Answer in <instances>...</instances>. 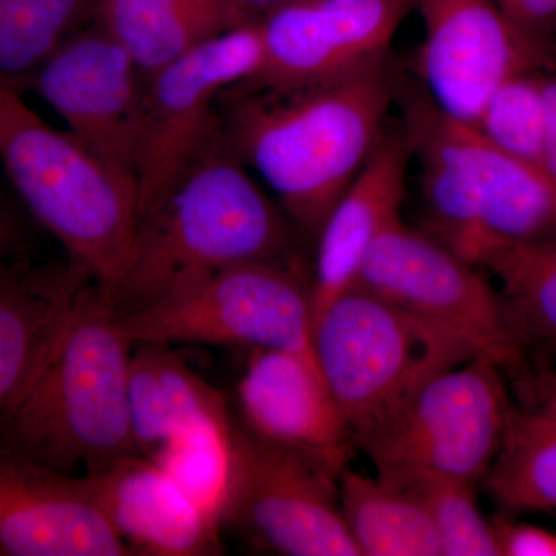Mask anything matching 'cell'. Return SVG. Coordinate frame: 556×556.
I'll use <instances>...</instances> for the list:
<instances>
[{
	"label": "cell",
	"instance_id": "ac0fdd59",
	"mask_svg": "<svg viewBox=\"0 0 556 556\" xmlns=\"http://www.w3.org/2000/svg\"><path fill=\"white\" fill-rule=\"evenodd\" d=\"M91 280L70 260H0V422L30 390Z\"/></svg>",
	"mask_w": 556,
	"mask_h": 556
},
{
	"label": "cell",
	"instance_id": "8992f818",
	"mask_svg": "<svg viewBox=\"0 0 556 556\" xmlns=\"http://www.w3.org/2000/svg\"><path fill=\"white\" fill-rule=\"evenodd\" d=\"M508 408L503 369L479 354L428 379L356 447L396 484L431 477L478 485L501 447Z\"/></svg>",
	"mask_w": 556,
	"mask_h": 556
},
{
	"label": "cell",
	"instance_id": "603a6c76",
	"mask_svg": "<svg viewBox=\"0 0 556 556\" xmlns=\"http://www.w3.org/2000/svg\"><path fill=\"white\" fill-rule=\"evenodd\" d=\"M496 277L504 321L522 361L556 357V237L495 252L484 265Z\"/></svg>",
	"mask_w": 556,
	"mask_h": 556
},
{
	"label": "cell",
	"instance_id": "30bf717a",
	"mask_svg": "<svg viewBox=\"0 0 556 556\" xmlns=\"http://www.w3.org/2000/svg\"><path fill=\"white\" fill-rule=\"evenodd\" d=\"M356 285L455 332L503 371L522 362L508 336L500 294L481 269L402 218L376 241Z\"/></svg>",
	"mask_w": 556,
	"mask_h": 556
},
{
	"label": "cell",
	"instance_id": "7a4b0ae2",
	"mask_svg": "<svg viewBox=\"0 0 556 556\" xmlns=\"http://www.w3.org/2000/svg\"><path fill=\"white\" fill-rule=\"evenodd\" d=\"M298 236L280 204L218 134L141 218L126 269L105 291L116 316H124L215 270L302 263Z\"/></svg>",
	"mask_w": 556,
	"mask_h": 556
},
{
	"label": "cell",
	"instance_id": "44dd1931",
	"mask_svg": "<svg viewBox=\"0 0 556 556\" xmlns=\"http://www.w3.org/2000/svg\"><path fill=\"white\" fill-rule=\"evenodd\" d=\"M129 407L135 445L148 459L193 428L232 420L222 393L163 343H135Z\"/></svg>",
	"mask_w": 556,
	"mask_h": 556
},
{
	"label": "cell",
	"instance_id": "836d02e7",
	"mask_svg": "<svg viewBox=\"0 0 556 556\" xmlns=\"http://www.w3.org/2000/svg\"><path fill=\"white\" fill-rule=\"evenodd\" d=\"M3 218H7V215L3 214L2 207H0V222H2Z\"/></svg>",
	"mask_w": 556,
	"mask_h": 556
},
{
	"label": "cell",
	"instance_id": "6da1fadb",
	"mask_svg": "<svg viewBox=\"0 0 556 556\" xmlns=\"http://www.w3.org/2000/svg\"><path fill=\"white\" fill-rule=\"evenodd\" d=\"M391 101L387 60L299 86L241 80L219 94V134L299 232L316 240L386 137Z\"/></svg>",
	"mask_w": 556,
	"mask_h": 556
},
{
	"label": "cell",
	"instance_id": "4316f807",
	"mask_svg": "<svg viewBox=\"0 0 556 556\" xmlns=\"http://www.w3.org/2000/svg\"><path fill=\"white\" fill-rule=\"evenodd\" d=\"M471 127L490 144L541 169L546 137L544 75L525 72L504 80Z\"/></svg>",
	"mask_w": 556,
	"mask_h": 556
},
{
	"label": "cell",
	"instance_id": "ba28073f",
	"mask_svg": "<svg viewBox=\"0 0 556 556\" xmlns=\"http://www.w3.org/2000/svg\"><path fill=\"white\" fill-rule=\"evenodd\" d=\"M265 61L258 21L207 40L150 75L137 163L139 222L218 137L219 94L254 78Z\"/></svg>",
	"mask_w": 556,
	"mask_h": 556
},
{
	"label": "cell",
	"instance_id": "9a60e30c",
	"mask_svg": "<svg viewBox=\"0 0 556 556\" xmlns=\"http://www.w3.org/2000/svg\"><path fill=\"white\" fill-rule=\"evenodd\" d=\"M251 353L237 386V420L340 477L356 445L316 362L285 350Z\"/></svg>",
	"mask_w": 556,
	"mask_h": 556
},
{
	"label": "cell",
	"instance_id": "4dcf8cb0",
	"mask_svg": "<svg viewBox=\"0 0 556 556\" xmlns=\"http://www.w3.org/2000/svg\"><path fill=\"white\" fill-rule=\"evenodd\" d=\"M546 97V137H544L541 169L556 185V76L544 75Z\"/></svg>",
	"mask_w": 556,
	"mask_h": 556
},
{
	"label": "cell",
	"instance_id": "484cf974",
	"mask_svg": "<svg viewBox=\"0 0 556 556\" xmlns=\"http://www.w3.org/2000/svg\"><path fill=\"white\" fill-rule=\"evenodd\" d=\"M150 460L222 525L232 475V420L193 428L175 438Z\"/></svg>",
	"mask_w": 556,
	"mask_h": 556
},
{
	"label": "cell",
	"instance_id": "f546056e",
	"mask_svg": "<svg viewBox=\"0 0 556 556\" xmlns=\"http://www.w3.org/2000/svg\"><path fill=\"white\" fill-rule=\"evenodd\" d=\"M490 522L497 556H556V533L551 530L508 518Z\"/></svg>",
	"mask_w": 556,
	"mask_h": 556
},
{
	"label": "cell",
	"instance_id": "52a82bcc",
	"mask_svg": "<svg viewBox=\"0 0 556 556\" xmlns=\"http://www.w3.org/2000/svg\"><path fill=\"white\" fill-rule=\"evenodd\" d=\"M118 317L134 343L285 350L314 358L311 276L302 263L215 270Z\"/></svg>",
	"mask_w": 556,
	"mask_h": 556
},
{
	"label": "cell",
	"instance_id": "4fadbf2b",
	"mask_svg": "<svg viewBox=\"0 0 556 556\" xmlns=\"http://www.w3.org/2000/svg\"><path fill=\"white\" fill-rule=\"evenodd\" d=\"M413 0H299L258 21L265 61L251 83L299 86L387 60Z\"/></svg>",
	"mask_w": 556,
	"mask_h": 556
},
{
	"label": "cell",
	"instance_id": "5bb4252c",
	"mask_svg": "<svg viewBox=\"0 0 556 556\" xmlns=\"http://www.w3.org/2000/svg\"><path fill=\"white\" fill-rule=\"evenodd\" d=\"M86 478L0 447V556H129Z\"/></svg>",
	"mask_w": 556,
	"mask_h": 556
},
{
	"label": "cell",
	"instance_id": "2e32d148",
	"mask_svg": "<svg viewBox=\"0 0 556 556\" xmlns=\"http://www.w3.org/2000/svg\"><path fill=\"white\" fill-rule=\"evenodd\" d=\"M409 161L412 148L405 130L387 131L329 212L316 239V263L311 274L314 320L332 300L356 287L376 241L401 219Z\"/></svg>",
	"mask_w": 556,
	"mask_h": 556
},
{
	"label": "cell",
	"instance_id": "7c38bea8",
	"mask_svg": "<svg viewBox=\"0 0 556 556\" xmlns=\"http://www.w3.org/2000/svg\"><path fill=\"white\" fill-rule=\"evenodd\" d=\"M413 9L426 28L417 61L424 91L459 123L473 126L504 80L551 61L514 30L495 0H413Z\"/></svg>",
	"mask_w": 556,
	"mask_h": 556
},
{
	"label": "cell",
	"instance_id": "277c9868",
	"mask_svg": "<svg viewBox=\"0 0 556 556\" xmlns=\"http://www.w3.org/2000/svg\"><path fill=\"white\" fill-rule=\"evenodd\" d=\"M0 166L67 260L102 288L118 283L139 226L137 186L68 130L50 126L0 79Z\"/></svg>",
	"mask_w": 556,
	"mask_h": 556
},
{
	"label": "cell",
	"instance_id": "83f0119b",
	"mask_svg": "<svg viewBox=\"0 0 556 556\" xmlns=\"http://www.w3.org/2000/svg\"><path fill=\"white\" fill-rule=\"evenodd\" d=\"M397 485L426 508L442 556H497L492 522L482 517L478 507L477 485L431 477L408 479Z\"/></svg>",
	"mask_w": 556,
	"mask_h": 556
},
{
	"label": "cell",
	"instance_id": "f1b7e54d",
	"mask_svg": "<svg viewBox=\"0 0 556 556\" xmlns=\"http://www.w3.org/2000/svg\"><path fill=\"white\" fill-rule=\"evenodd\" d=\"M514 30L527 43L552 56V39L556 31V0H495Z\"/></svg>",
	"mask_w": 556,
	"mask_h": 556
},
{
	"label": "cell",
	"instance_id": "3957f363",
	"mask_svg": "<svg viewBox=\"0 0 556 556\" xmlns=\"http://www.w3.org/2000/svg\"><path fill=\"white\" fill-rule=\"evenodd\" d=\"M134 343L91 280L30 390L0 422V447L64 473H97L139 455L131 433Z\"/></svg>",
	"mask_w": 556,
	"mask_h": 556
},
{
	"label": "cell",
	"instance_id": "ffe728a7",
	"mask_svg": "<svg viewBox=\"0 0 556 556\" xmlns=\"http://www.w3.org/2000/svg\"><path fill=\"white\" fill-rule=\"evenodd\" d=\"M511 380L503 441L482 482L510 510H556V368H527Z\"/></svg>",
	"mask_w": 556,
	"mask_h": 556
},
{
	"label": "cell",
	"instance_id": "9c48e42d",
	"mask_svg": "<svg viewBox=\"0 0 556 556\" xmlns=\"http://www.w3.org/2000/svg\"><path fill=\"white\" fill-rule=\"evenodd\" d=\"M222 527L270 554L361 556L340 508L338 475L255 437L236 416Z\"/></svg>",
	"mask_w": 556,
	"mask_h": 556
},
{
	"label": "cell",
	"instance_id": "1f68e13d",
	"mask_svg": "<svg viewBox=\"0 0 556 556\" xmlns=\"http://www.w3.org/2000/svg\"><path fill=\"white\" fill-rule=\"evenodd\" d=\"M294 2H299V0H229L230 5L243 17L244 22H257L263 20L266 14Z\"/></svg>",
	"mask_w": 556,
	"mask_h": 556
},
{
	"label": "cell",
	"instance_id": "8fae6325",
	"mask_svg": "<svg viewBox=\"0 0 556 556\" xmlns=\"http://www.w3.org/2000/svg\"><path fill=\"white\" fill-rule=\"evenodd\" d=\"M146 79L127 50L90 21L40 65L35 90L70 134L137 186Z\"/></svg>",
	"mask_w": 556,
	"mask_h": 556
},
{
	"label": "cell",
	"instance_id": "d6986e66",
	"mask_svg": "<svg viewBox=\"0 0 556 556\" xmlns=\"http://www.w3.org/2000/svg\"><path fill=\"white\" fill-rule=\"evenodd\" d=\"M404 102L405 134L420 167L427 222L424 230L479 268L481 240L471 126L442 113L424 90Z\"/></svg>",
	"mask_w": 556,
	"mask_h": 556
},
{
	"label": "cell",
	"instance_id": "cb8c5ba5",
	"mask_svg": "<svg viewBox=\"0 0 556 556\" xmlns=\"http://www.w3.org/2000/svg\"><path fill=\"white\" fill-rule=\"evenodd\" d=\"M339 500L361 556H439L438 533L426 508L404 486L345 468Z\"/></svg>",
	"mask_w": 556,
	"mask_h": 556
},
{
	"label": "cell",
	"instance_id": "d6a6232c",
	"mask_svg": "<svg viewBox=\"0 0 556 556\" xmlns=\"http://www.w3.org/2000/svg\"><path fill=\"white\" fill-rule=\"evenodd\" d=\"M11 244H13V226L7 217L0 222V260L9 257Z\"/></svg>",
	"mask_w": 556,
	"mask_h": 556
},
{
	"label": "cell",
	"instance_id": "7402d4cb",
	"mask_svg": "<svg viewBox=\"0 0 556 556\" xmlns=\"http://www.w3.org/2000/svg\"><path fill=\"white\" fill-rule=\"evenodd\" d=\"M93 20L127 50L144 79L249 24L229 0H98Z\"/></svg>",
	"mask_w": 556,
	"mask_h": 556
},
{
	"label": "cell",
	"instance_id": "e0dca14e",
	"mask_svg": "<svg viewBox=\"0 0 556 556\" xmlns=\"http://www.w3.org/2000/svg\"><path fill=\"white\" fill-rule=\"evenodd\" d=\"M131 555L211 556L222 552V525L197 506L155 463L130 455L84 475Z\"/></svg>",
	"mask_w": 556,
	"mask_h": 556
},
{
	"label": "cell",
	"instance_id": "5b68a950",
	"mask_svg": "<svg viewBox=\"0 0 556 556\" xmlns=\"http://www.w3.org/2000/svg\"><path fill=\"white\" fill-rule=\"evenodd\" d=\"M313 353L354 445L428 379L479 356L477 348L455 332L358 285L318 314Z\"/></svg>",
	"mask_w": 556,
	"mask_h": 556
},
{
	"label": "cell",
	"instance_id": "d4e9b609",
	"mask_svg": "<svg viewBox=\"0 0 556 556\" xmlns=\"http://www.w3.org/2000/svg\"><path fill=\"white\" fill-rule=\"evenodd\" d=\"M98 0H0V79L27 90L62 42L93 21Z\"/></svg>",
	"mask_w": 556,
	"mask_h": 556
}]
</instances>
